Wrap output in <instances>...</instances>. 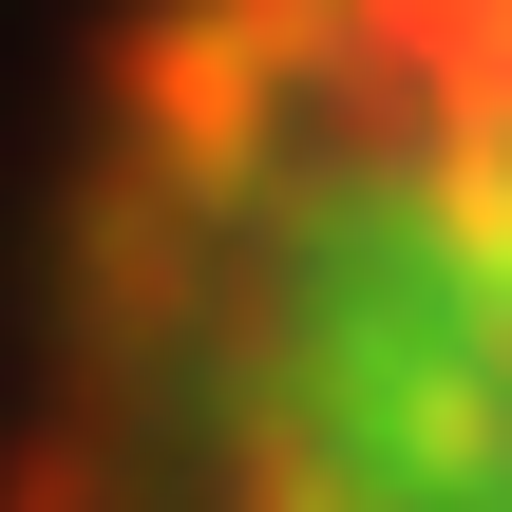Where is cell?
<instances>
[{
	"label": "cell",
	"mask_w": 512,
	"mask_h": 512,
	"mask_svg": "<svg viewBox=\"0 0 512 512\" xmlns=\"http://www.w3.org/2000/svg\"><path fill=\"white\" fill-rule=\"evenodd\" d=\"M0 512H512V0H133Z\"/></svg>",
	"instance_id": "1"
}]
</instances>
